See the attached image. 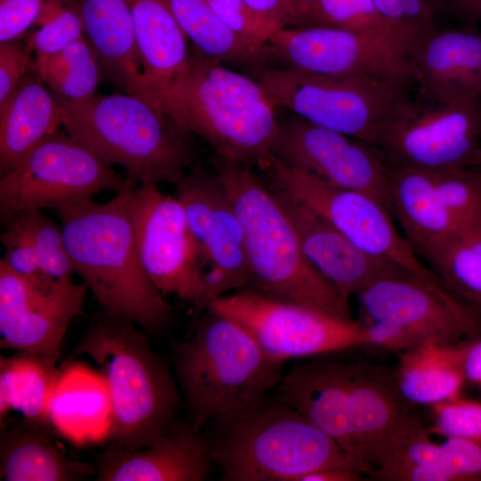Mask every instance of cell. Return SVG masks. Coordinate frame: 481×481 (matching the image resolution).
<instances>
[{
  "mask_svg": "<svg viewBox=\"0 0 481 481\" xmlns=\"http://www.w3.org/2000/svg\"><path fill=\"white\" fill-rule=\"evenodd\" d=\"M27 38L35 53H54L85 36L78 0H46Z\"/></svg>",
  "mask_w": 481,
  "mask_h": 481,
  "instance_id": "8d00e7d4",
  "label": "cell"
},
{
  "mask_svg": "<svg viewBox=\"0 0 481 481\" xmlns=\"http://www.w3.org/2000/svg\"><path fill=\"white\" fill-rule=\"evenodd\" d=\"M186 37L201 53L219 61L265 68L266 56L227 28L208 0H167Z\"/></svg>",
  "mask_w": 481,
  "mask_h": 481,
  "instance_id": "4dcf8cb0",
  "label": "cell"
},
{
  "mask_svg": "<svg viewBox=\"0 0 481 481\" xmlns=\"http://www.w3.org/2000/svg\"><path fill=\"white\" fill-rule=\"evenodd\" d=\"M439 13H447L468 20H481V0H435Z\"/></svg>",
  "mask_w": 481,
  "mask_h": 481,
  "instance_id": "f6af8a7d",
  "label": "cell"
},
{
  "mask_svg": "<svg viewBox=\"0 0 481 481\" xmlns=\"http://www.w3.org/2000/svg\"><path fill=\"white\" fill-rule=\"evenodd\" d=\"M208 2L227 28L249 45L266 56L267 42L282 29L279 23L260 15L242 0H208Z\"/></svg>",
  "mask_w": 481,
  "mask_h": 481,
  "instance_id": "ab89813d",
  "label": "cell"
},
{
  "mask_svg": "<svg viewBox=\"0 0 481 481\" xmlns=\"http://www.w3.org/2000/svg\"><path fill=\"white\" fill-rule=\"evenodd\" d=\"M425 263L446 290L481 316V224L461 231Z\"/></svg>",
  "mask_w": 481,
  "mask_h": 481,
  "instance_id": "1f68e13d",
  "label": "cell"
},
{
  "mask_svg": "<svg viewBox=\"0 0 481 481\" xmlns=\"http://www.w3.org/2000/svg\"><path fill=\"white\" fill-rule=\"evenodd\" d=\"M133 219L137 252L151 282L164 296L175 295L198 310L203 260L178 200L156 183H142L133 192Z\"/></svg>",
  "mask_w": 481,
  "mask_h": 481,
  "instance_id": "9a60e30c",
  "label": "cell"
},
{
  "mask_svg": "<svg viewBox=\"0 0 481 481\" xmlns=\"http://www.w3.org/2000/svg\"><path fill=\"white\" fill-rule=\"evenodd\" d=\"M260 15L274 22L281 23L282 0H242ZM282 28V27H281Z\"/></svg>",
  "mask_w": 481,
  "mask_h": 481,
  "instance_id": "c3c4849f",
  "label": "cell"
},
{
  "mask_svg": "<svg viewBox=\"0 0 481 481\" xmlns=\"http://www.w3.org/2000/svg\"><path fill=\"white\" fill-rule=\"evenodd\" d=\"M431 173L442 200L461 225L481 224V171L469 167Z\"/></svg>",
  "mask_w": 481,
  "mask_h": 481,
  "instance_id": "74e56055",
  "label": "cell"
},
{
  "mask_svg": "<svg viewBox=\"0 0 481 481\" xmlns=\"http://www.w3.org/2000/svg\"><path fill=\"white\" fill-rule=\"evenodd\" d=\"M123 175L66 131L57 129L0 179V216L5 224L24 209L71 206L102 192H118Z\"/></svg>",
  "mask_w": 481,
  "mask_h": 481,
  "instance_id": "30bf717a",
  "label": "cell"
},
{
  "mask_svg": "<svg viewBox=\"0 0 481 481\" xmlns=\"http://www.w3.org/2000/svg\"><path fill=\"white\" fill-rule=\"evenodd\" d=\"M213 165L244 231L251 288L354 321L349 302L305 256L295 228L270 185L251 167L218 156Z\"/></svg>",
  "mask_w": 481,
  "mask_h": 481,
  "instance_id": "5b68a950",
  "label": "cell"
},
{
  "mask_svg": "<svg viewBox=\"0 0 481 481\" xmlns=\"http://www.w3.org/2000/svg\"><path fill=\"white\" fill-rule=\"evenodd\" d=\"M430 432L403 444L370 478L381 481H481V440L447 437L442 444Z\"/></svg>",
  "mask_w": 481,
  "mask_h": 481,
  "instance_id": "cb8c5ba5",
  "label": "cell"
},
{
  "mask_svg": "<svg viewBox=\"0 0 481 481\" xmlns=\"http://www.w3.org/2000/svg\"><path fill=\"white\" fill-rule=\"evenodd\" d=\"M86 38L103 74L134 93L143 74L127 0H78Z\"/></svg>",
  "mask_w": 481,
  "mask_h": 481,
  "instance_id": "d4e9b609",
  "label": "cell"
},
{
  "mask_svg": "<svg viewBox=\"0 0 481 481\" xmlns=\"http://www.w3.org/2000/svg\"><path fill=\"white\" fill-rule=\"evenodd\" d=\"M327 355L283 373L273 398L306 417L366 470L429 431L400 394L395 368Z\"/></svg>",
  "mask_w": 481,
  "mask_h": 481,
  "instance_id": "6da1fadb",
  "label": "cell"
},
{
  "mask_svg": "<svg viewBox=\"0 0 481 481\" xmlns=\"http://www.w3.org/2000/svg\"><path fill=\"white\" fill-rule=\"evenodd\" d=\"M57 359L18 351L0 358V419L10 410L49 428L50 401L59 377Z\"/></svg>",
  "mask_w": 481,
  "mask_h": 481,
  "instance_id": "f546056e",
  "label": "cell"
},
{
  "mask_svg": "<svg viewBox=\"0 0 481 481\" xmlns=\"http://www.w3.org/2000/svg\"><path fill=\"white\" fill-rule=\"evenodd\" d=\"M137 182L129 177L107 202L90 198L56 212L75 273L102 310L155 332L168 325L173 309L148 277L137 252L133 219Z\"/></svg>",
  "mask_w": 481,
  "mask_h": 481,
  "instance_id": "3957f363",
  "label": "cell"
},
{
  "mask_svg": "<svg viewBox=\"0 0 481 481\" xmlns=\"http://www.w3.org/2000/svg\"><path fill=\"white\" fill-rule=\"evenodd\" d=\"M270 187L291 221L308 261L346 301L375 279L406 269L363 250L320 214Z\"/></svg>",
  "mask_w": 481,
  "mask_h": 481,
  "instance_id": "d6986e66",
  "label": "cell"
},
{
  "mask_svg": "<svg viewBox=\"0 0 481 481\" xmlns=\"http://www.w3.org/2000/svg\"><path fill=\"white\" fill-rule=\"evenodd\" d=\"M463 371L466 381L472 383L481 381V336L468 341L463 358Z\"/></svg>",
  "mask_w": 481,
  "mask_h": 481,
  "instance_id": "bcb514c9",
  "label": "cell"
},
{
  "mask_svg": "<svg viewBox=\"0 0 481 481\" xmlns=\"http://www.w3.org/2000/svg\"><path fill=\"white\" fill-rule=\"evenodd\" d=\"M392 168L442 172L478 167L481 101L407 102L375 146Z\"/></svg>",
  "mask_w": 481,
  "mask_h": 481,
  "instance_id": "7c38bea8",
  "label": "cell"
},
{
  "mask_svg": "<svg viewBox=\"0 0 481 481\" xmlns=\"http://www.w3.org/2000/svg\"><path fill=\"white\" fill-rule=\"evenodd\" d=\"M469 340L426 342L401 352L395 374L402 396L411 404H435L456 398L466 381L463 358Z\"/></svg>",
  "mask_w": 481,
  "mask_h": 481,
  "instance_id": "4316f807",
  "label": "cell"
},
{
  "mask_svg": "<svg viewBox=\"0 0 481 481\" xmlns=\"http://www.w3.org/2000/svg\"><path fill=\"white\" fill-rule=\"evenodd\" d=\"M209 310L245 328L273 357L311 358L368 346L364 325L247 287L214 299Z\"/></svg>",
  "mask_w": 481,
  "mask_h": 481,
  "instance_id": "8fae6325",
  "label": "cell"
},
{
  "mask_svg": "<svg viewBox=\"0 0 481 481\" xmlns=\"http://www.w3.org/2000/svg\"><path fill=\"white\" fill-rule=\"evenodd\" d=\"M32 49L20 38L0 43V103H3L31 66Z\"/></svg>",
  "mask_w": 481,
  "mask_h": 481,
  "instance_id": "b9f144b4",
  "label": "cell"
},
{
  "mask_svg": "<svg viewBox=\"0 0 481 481\" xmlns=\"http://www.w3.org/2000/svg\"><path fill=\"white\" fill-rule=\"evenodd\" d=\"M127 2L143 71L137 86L162 85L186 61L189 55L188 37L174 17L167 0Z\"/></svg>",
  "mask_w": 481,
  "mask_h": 481,
  "instance_id": "f1b7e54d",
  "label": "cell"
},
{
  "mask_svg": "<svg viewBox=\"0 0 481 481\" xmlns=\"http://www.w3.org/2000/svg\"><path fill=\"white\" fill-rule=\"evenodd\" d=\"M271 153L330 184L372 194L391 212L390 167L373 145L295 115L278 120Z\"/></svg>",
  "mask_w": 481,
  "mask_h": 481,
  "instance_id": "2e32d148",
  "label": "cell"
},
{
  "mask_svg": "<svg viewBox=\"0 0 481 481\" xmlns=\"http://www.w3.org/2000/svg\"><path fill=\"white\" fill-rule=\"evenodd\" d=\"M208 444L224 481H299L311 472L365 469L293 407L269 395L216 420Z\"/></svg>",
  "mask_w": 481,
  "mask_h": 481,
  "instance_id": "ba28073f",
  "label": "cell"
},
{
  "mask_svg": "<svg viewBox=\"0 0 481 481\" xmlns=\"http://www.w3.org/2000/svg\"><path fill=\"white\" fill-rule=\"evenodd\" d=\"M55 95L64 130L140 183L175 185L195 162L194 135L135 94Z\"/></svg>",
  "mask_w": 481,
  "mask_h": 481,
  "instance_id": "8992f818",
  "label": "cell"
},
{
  "mask_svg": "<svg viewBox=\"0 0 481 481\" xmlns=\"http://www.w3.org/2000/svg\"><path fill=\"white\" fill-rule=\"evenodd\" d=\"M391 212L417 256L425 259L461 231L442 200L431 172L392 168L389 172Z\"/></svg>",
  "mask_w": 481,
  "mask_h": 481,
  "instance_id": "7402d4cb",
  "label": "cell"
},
{
  "mask_svg": "<svg viewBox=\"0 0 481 481\" xmlns=\"http://www.w3.org/2000/svg\"><path fill=\"white\" fill-rule=\"evenodd\" d=\"M318 0H282L281 23L282 28L306 27Z\"/></svg>",
  "mask_w": 481,
  "mask_h": 481,
  "instance_id": "ee69618b",
  "label": "cell"
},
{
  "mask_svg": "<svg viewBox=\"0 0 481 481\" xmlns=\"http://www.w3.org/2000/svg\"><path fill=\"white\" fill-rule=\"evenodd\" d=\"M308 26L350 31L389 45L405 56L394 29L372 0H318L309 18Z\"/></svg>",
  "mask_w": 481,
  "mask_h": 481,
  "instance_id": "836d02e7",
  "label": "cell"
},
{
  "mask_svg": "<svg viewBox=\"0 0 481 481\" xmlns=\"http://www.w3.org/2000/svg\"><path fill=\"white\" fill-rule=\"evenodd\" d=\"M214 464L208 439L178 420L157 442L138 449L113 445L100 456L99 481H202Z\"/></svg>",
  "mask_w": 481,
  "mask_h": 481,
  "instance_id": "44dd1931",
  "label": "cell"
},
{
  "mask_svg": "<svg viewBox=\"0 0 481 481\" xmlns=\"http://www.w3.org/2000/svg\"><path fill=\"white\" fill-rule=\"evenodd\" d=\"M363 474L348 469H325L303 476L299 481H360Z\"/></svg>",
  "mask_w": 481,
  "mask_h": 481,
  "instance_id": "7dc6e473",
  "label": "cell"
},
{
  "mask_svg": "<svg viewBox=\"0 0 481 481\" xmlns=\"http://www.w3.org/2000/svg\"><path fill=\"white\" fill-rule=\"evenodd\" d=\"M257 75L277 106L373 146L387 123L411 101L406 86L368 77L286 68H263Z\"/></svg>",
  "mask_w": 481,
  "mask_h": 481,
  "instance_id": "9c48e42d",
  "label": "cell"
},
{
  "mask_svg": "<svg viewBox=\"0 0 481 481\" xmlns=\"http://www.w3.org/2000/svg\"><path fill=\"white\" fill-rule=\"evenodd\" d=\"M201 255L204 292L199 312L226 292L251 286L244 231L226 192L209 224Z\"/></svg>",
  "mask_w": 481,
  "mask_h": 481,
  "instance_id": "83f0119b",
  "label": "cell"
},
{
  "mask_svg": "<svg viewBox=\"0 0 481 481\" xmlns=\"http://www.w3.org/2000/svg\"><path fill=\"white\" fill-rule=\"evenodd\" d=\"M175 186V198L201 251L213 215L225 193L224 185L215 170L210 171L195 161Z\"/></svg>",
  "mask_w": 481,
  "mask_h": 481,
  "instance_id": "d590c367",
  "label": "cell"
},
{
  "mask_svg": "<svg viewBox=\"0 0 481 481\" xmlns=\"http://www.w3.org/2000/svg\"><path fill=\"white\" fill-rule=\"evenodd\" d=\"M85 282L32 280L0 261V347L58 359L70 322L84 313Z\"/></svg>",
  "mask_w": 481,
  "mask_h": 481,
  "instance_id": "ac0fdd59",
  "label": "cell"
},
{
  "mask_svg": "<svg viewBox=\"0 0 481 481\" xmlns=\"http://www.w3.org/2000/svg\"><path fill=\"white\" fill-rule=\"evenodd\" d=\"M172 364L189 422L197 431L273 393L286 362L258 344L240 324L206 310L193 337L171 341Z\"/></svg>",
  "mask_w": 481,
  "mask_h": 481,
  "instance_id": "52a82bcc",
  "label": "cell"
},
{
  "mask_svg": "<svg viewBox=\"0 0 481 481\" xmlns=\"http://www.w3.org/2000/svg\"><path fill=\"white\" fill-rule=\"evenodd\" d=\"M433 406L434 425L430 433L481 440V404L454 398Z\"/></svg>",
  "mask_w": 481,
  "mask_h": 481,
  "instance_id": "60d3db41",
  "label": "cell"
},
{
  "mask_svg": "<svg viewBox=\"0 0 481 481\" xmlns=\"http://www.w3.org/2000/svg\"><path fill=\"white\" fill-rule=\"evenodd\" d=\"M94 467L65 457L44 427L23 420L2 431L0 479L4 481H77L90 478Z\"/></svg>",
  "mask_w": 481,
  "mask_h": 481,
  "instance_id": "484cf974",
  "label": "cell"
},
{
  "mask_svg": "<svg viewBox=\"0 0 481 481\" xmlns=\"http://www.w3.org/2000/svg\"><path fill=\"white\" fill-rule=\"evenodd\" d=\"M363 322H383L419 346L458 344L481 336V316L440 283L407 269L382 275L358 294Z\"/></svg>",
  "mask_w": 481,
  "mask_h": 481,
  "instance_id": "5bb4252c",
  "label": "cell"
},
{
  "mask_svg": "<svg viewBox=\"0 0 481 481\" xmlns=\"http://www.w3.org/2000/svg\"><path fill=\"white\" fill-rule=\"evenodd\" d=\"M31 68L55 94L69 100L96 94L103 75L99 58L86 36L54 53H36Z\"/></svg>",
  "mask_w": 481,
  "mask_h": 481,
  "instance_id": "d6a6232c",
  "label": "cell"
},
{
  "mask_svg": "<svg viewBox=\"0 0 481 481\" xmlns=\"http://www.w3.org/2000/svg\"><path fill=\"white\" fill-rule=\"evenodd\" d=\"M5 224L13 227L33 246L48 276L62 282L73 281L75 270L66 249L61 226L40 209L18 211Z\"/></svg>",
  "mask_w": 481,
  "mask_h": 481,
  "instance_id": "e575fe53",
  "label": "cell"
},
{
  "mask_svg": "<svg viewBox=\"0 0 481 481\" xmlns=\"http://www.w3.org/2000/svg\"><path fill=\"white\" fill-rule=\"evenodd\" d=\"M261 169L271 186L320 214L363 250L442 284L398 232L387 207L372 194L334 186L273 155Z\"/></svg>",
  "mask_w": 481,
  "mask_h": 481,
  "instance_id": "4fadbf2b",
  "label": "cell"
},
{
  "mask_svg": "<svg viewBox=\"0 0 481 481\" xmlns=\"http://www.w3.org/2000/svg\"><path fill=\"white\" fill-rule=\"evenodd\" d=\"M408 60L422 101H481V30L436 26Z\"/></svg>",
  "mask_w": 481,
  "mask_h": 481,
  "instance_id": "ffe728a7",
  "label": "cell"
},
{
  "mask_svg": "<svg viewBox=\"0 0 481 481\" xmlns=\"http://www.w3.org/2000/svg\"><path fill=\"white\" fill-rule=\"evenodd\" d=\"M477 168L481 171V162H480V164H479V166H478Z\"/></svg>",
  "mask_w": 481,
  "mask_h": 481,
  "instance_id": "681fc988",
  "label": "cell"
},
{
  "mask_svg": "<svg viewBox=\"0 0 481 481\" xmlns=\"http://www.w3.org/2000/svg\"><path fill=\"white\" fill-rule=\"evenodd\" d=\"M394 29L408 58L415 45L436 27L435 0H372Z\"/></svg>",
  "mask_w": 481,
  "mask_h": 481,
  "instance_id": "f35d334b",
  "label": "cell"
},
{
  "mask_svg": "<svg viewBox=\"0 0 481 481\" xmlns=\"http://www.w3.org/2000/svg\"><path fill=\"white\" fill-rule=\"evenodd\" d=\"M268 61L338 77H368L403 86L413 82L407 57L395 47L344 29L282 28L267 42Z\"/></svg>",
  "mask_w": 481,
  "mask_h": 481,
  "instance_id": "e0dca14e",
  "label": "cell"
},
{
  "mask_svg": "<svg viewBox=\"0 0 481 481\" xmlns=\"http://www.w3.org/2000/svg\"><path fill=\"white\" fill-rule=\"evenodd\" d=\"M46 0H0V43L21 38Z\"/></svg>",
  "mask_w": 481,
  "mask_h": 481,
  "instance_id": "7bdbcfd3",
  "label": "cell"
},
{
  "mask_svg": "<svg viewBox=\"0 0 481 481\" xmlns=\"http://www.w3.org/2000/svg\"><path fill=\"white\" fill-rule=\"evenodd\" d=\"M61 125V112L37 73L26 74L0 103V175L18 167Z\"/></svg>",
  "mask_w": 481,
  "mask_h": 481,
  "instance_id": "603a6c76",
  "label": "cell"
},
{
  "mask_svg": "<svg viewBox=\"0 0 481 481\" xmlns=\"http://www.w3.org/2000/svg\"><path fill=\"white\" fill-rule=\"evenodd\" d=\"M74 352L99 367L110 404V445L148 446L177 420L184 404L169 366L130 320L103 311Z\"/></svg>",
  "mask_w": 481,
  "mask_h": 481,
  "instance_id": "277c9868",
  "label": "cell"
},
{
  "mask_svg": "<svg viewBox=\"0 0 481 481\" xmlns=\"http://www.w3.org/2000/svg\"><path fill=\"white\" fill-rule=\"evenodd\" d=\"M133 94L207 141L218 157L262 168L272 156L279 119L271 96L194 46L167 82L139 85Z\"/></svg>",
  "mask_w": 481,
  "mask_h": 481,
  "instance_id": "7a4b0ae2",
  "label": "cell"
},
{
  "mask_svg": "<svg viewBox=\"0 0 481 481\" xmlns=\"http://www.w3.org/2000/svg\"><path fill=\"white\" fill-rule=\"evenodd\" d=\"M479 383L481 384V381Z\"/></svg>",
  "mask_w": 481,
  "mask_h": 481,
  "instance_id": "f907efd6",
  "label": "cell"
}]
</instances>
